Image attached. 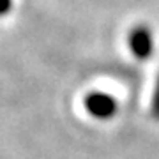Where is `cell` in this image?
Instances as JSON below:
<instances>
[{
    "mask_svg": "<svg viewBox=\"0 0 159 159\" xmlns=\"http://www.w3.org/2000/svg\"><path fill=\"white\" fill-rule=\"evenodd\" d=\"M14 7V0H0V16H6L12 11Z\"/></svg>",
    "mask_w": 159,
    "mask_h": 159,
    "instance_id": "4",
    "label": "cell"
},
{
    "mask_svg": "<svg viewBox=\"0 0 159 159\" xmlns=\"http://www.w3.org/2000/svg\"><path fill=\"white\" fill-rule=\"evenodd\" d=\"M150 111H152V115L159 120V78H157V83H156V90H154V96H152Z\"/></svg>",
    "mask_w": 159,
    "mask_h": 159,
    "instance_id": "3",
    "label": "cell"
},
{
    "mask_svg": "<svg viewBox=\"0 0 159 159\" xmlns=\"http://www.w3.org/2000/svg\"><path fill=\"white\" fill-rule=\"evenodd\" d=\"M127 46L133 57L138 60H147L156 51V37L150 27L147 25H136L133 27L127 35Z\"/></svg>",
    "mask_w": 159,
    "mask_h": 159,
    "instance_id": "2",
    "label": "cell"
},
{
    "mask_svg": "<svg viewBox=\"0 0 159 159\" xmlns=\"http://www.w3.org/2000/svg\"><path fill=\"white\" fill-rule=\"evenodd\" d=\"M85 111L96 120H111L119 111V101L113 94L108 92H90L83 101Z\"/></svg>",
    "mask_w": 159,
    "mask_h": 159,
    "instance_id": "1",
    "label": "cell"
}]
</instances>
